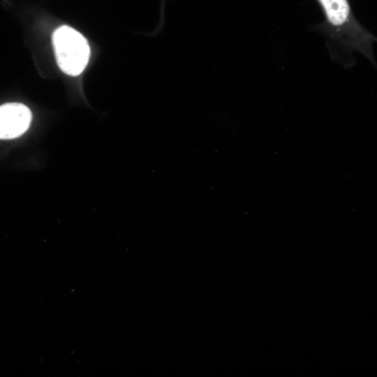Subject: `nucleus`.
Masks as SVG:
<instances>
[{
    "label": "nucleus",
    "instance_id": "3",
    "mask_svg": "<svg viewBox=\"0 0 377 377\" xmlns=\"http://www.w3.org/2000/svg\"><path fill=\"white\" fill-rule=\"evenodd\" d=\"M31 121L29 108L19 103L0 105V139H12L23 134Z\"/></svg>",
    "mask_w": 377,
    "mask_h": 377
},
{
    "label": "nucleus",
    "instance_id": "2",
    "mask_svg": "<svg viewBox=\"0 0 377 377\" xmlns=\"http://www.w3.org/2000/svg\"><path fill=\"white\" fill-rule=\"evenodd\" d=\"M52 40L60 69L70 75L80 74L90 57V47L84 37L72 27L64 25L54 31Z\"/></svg>",
    "mask_w": 377,
    "mask_h": 377
},
{
    "label": "nucleus",
    "instance_id": "1",
    "mask_svg": "<svg viewBox=\"0 0 377 377\" xmlns=\"http://www.w3.org/2000/svg\"><path fill=\"white\" fill-rule=\"evenodd\" d=\"M334 38L341 45L364 54L375 64L373 43L376 38L354 17L348 0H317Z\"/></svg>",
    "mask_w": 377,
    "mask_h": 377
}]
</instances>
